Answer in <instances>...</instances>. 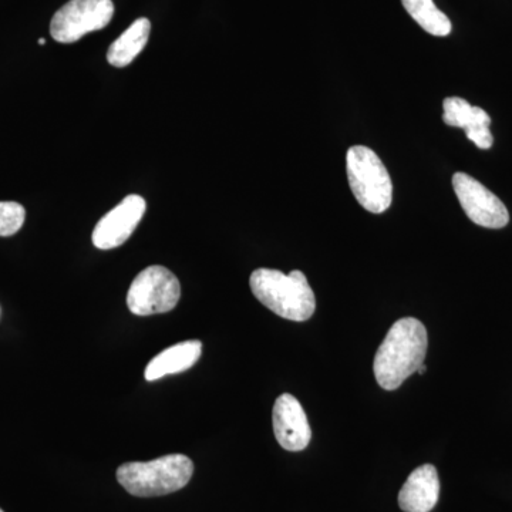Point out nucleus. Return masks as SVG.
Wrapping results in <instances>:
<instances>
[{
	"mask_svg": "<svg viewBox=\"0 0 512 512\" xmlns=\"http://www.w3.org/2000/svg\"><path fill=\"white\" fill-rule=\"evenodd\" d=\"M426 326L419 319L403 318L387 332L377 349L373 372L384 390H396L423 365L427 353Z\"/></svg>",
	"mask_w": 512,
	"mask_h": 512,
	"instance_id": "f257e3e1",
	"label": "nucleus"
},
{
	"mask_svg": "<svg viewBox=\"0 0 512 512\" xmlns=\"http://www.w3.org/2000/svg\"><path fill=\"white\" fill-rule=\"evenodd\" d=\"M249 285L255 298L281 318L305 322L315 313V293L301 271L285 275L276 269H256Z\"/></svg>",
	"mask_w": 512,
	"mask_h": 512,
	"instance_id": "f03ea898",
	"label": "nucleus"
},
{
	"mask_svg": "<svg viewBox=\"0 0 512 512\" xmlns=\"http://www.w3.org/2000/svg\"><path fill=\"white\" fill-rule=\"evenodd\" d=\"M194 464L184 454H168L146 463H126L117 470L121 487L136 497H161L190 483Z\"/></svg>",
	"mask_w": 512,
	"mask_h": 512,
	"instance_id": "7ed1b4c3",
	"label": "nucleus"
},
{
	"mask_svg": "<svg viewBox=\"0 0 512 512\" xmlns=\"http://www.w3.org/2000/svg\"><path fill=\"white\" fill-rule=\"evenodd\" d=\"M350 190L366 211L383 214L393 200V184L389 171L375 151L353 146L346 154Z\"/></svg>",
	"mask_w": 512,
	"mask_h": 512,
	"instance_id": "20e7f679",
	"label": "nucleus"
},
{
	"mask_svg": "<svg viewBox=\"0 0 512 512\" xmlns=\"http://www.w3.org/2000/svg\"><path fill=\"white\" fill-rule=\"evenodd\" d=\"M181 298V284L177 276L153 265L136 276L127 293V306L137 316H151L173 311Z\"/></svg>",
	"mask_w": 512,
	"mask_h": 512,
	"instance_id": "39448f33",
	"label": "nucleus"
},
{
	"mask_svg": "<svg viewBox=\"0 0 512 512\" xmlns=\"http://www.w3.org/2000/svg\"><path fill=\"white\" fill-rule=\"evenodd\" d=\"M114 16L111 0H70L57 10L50 35L59 43H74L87 33L106 28Z\"/></svg>",
	"mask_w": 512,
	"mask_h": 512,
	"instance_id": "423d86ee",
	"label": "nucleus"
},
{
	"mask_svg": "<svg viewBox=\"0 0 512 512\" xmlns=\"http://www.w3.org/2000/svg\"><path fill=\"white\" fill-rule=\"evenodd\" d=\"M453 188L461 207L474 224L491 229L507 227L510 214L504 202L476 178L466 173H456Z\"/></svg>",
	"mask_w": 512,
	"mask_h": 512,
	"instance_id": "0eeeda50",
	"label": "nucleus"
},
{
	"mask_svg": "<svg viewBox=\"0 0 512 512\" xmlns=\"http://www.w3.org/2000/svg\"><path fill=\"white\" fill-rule=\"evenodd\" d=\"M147 202L140 195L131 194L107 212L93 231L94 247L103 249L119 248L136 231L146 214Z\"/></svg>",
	"mask_w": 512,
	"mask_h": 512,
	"instance_id": "6e6552de",
	"label": "nucleus"
},
{
	"mask_svg": "<svg viewBox=\"0 0 512 512\" xmlns=\"http://www.w3.org/2000/svg\"><path fill=\"white\" fill-rule=\"evenodd\" d=\"M274 433L282 448L288 451H302L311 441L312 431L302 404L292 394H281L276 399L274 412Z\"/></svg>",
	"mask_w": 512,
	"mask_h": 512,
	"instance_id": "1a4fd4ad",
	"label": "nucleus"
},
{
	"mask_svg": "<svg viewBox=\"0 0 512 512\" xmlns=\"http://www.w3.org/2000/svg\"><path fill=\"white\" fill-rule=\"evenodd\" d=\"M443 109V121L447 126L463 128L468 140L473 141L481 150L493 147L491 117L481 107L471 106L460 97H447L443 101Z\"/></svg>",
	"mask_w": 512,
	"mask_h": 512,
	"instance_id": "9d476101",
	"label": "nucleus"
},
{
	"mask_svg": "<svg viewBox=\"0 0 512 512\" xmlns=\"http://www.w3.org/2000/svg\"><path fill=\"white\" fill-rule=\"evenodd\" d=\"M440 497V480L431 464L417 467L399 493V505L404 512H430Z\"/></svg>",
	"mask_w": 512,
	"mask_h": 512,
	"instance_id": "9b49d317",
	"label": "nucleus"
},
{
	"mask_svg": "<svg viewBox=\"0 0 512 512\" xmlns=\"http://www.w3.org/2000/svg\"><path fill=\"white\" fill-rule=\"evenodd\" d=\"M202 355V343L200 340H187L177 343L171 348L158 353L146 367V379L148 382L163 379L165 376L177 375L191 369L200 360Z\"/></svg>",
	"mask_w": 512,
	"mask_h": 512,
	"instance_id": "f8f14e48",
	"label": "nucleus"
},
{
	"mask_svg": "<svg viewBox=\"0 0 512 512\" xmlns=\"http://www.w3.org/2000/svg\"><path fill=\"white\" fill-rule=\"evenodd\" d=\"M150 32V20L146 18L137 19L119 39L111 43L109 52H107V60H109L111 66L126 67L133 62L147 46Z\"/></svg>",
	"mask_w": 512,
	"mask_h": 512,
	"instance_id": "ddd939ff",
	"label": "nucleus"
},
{
	"mask_svg": "<svg viewBox=\"0 0 512 512\" xmlns=\"http://www.w3.org/2000/svg\"><path fill=\"white\" fill-rule=\"evenodd\" d=\"M402 3L421 29L437 37L450 35V19L434 5L433 0H402Z\"/></svg>",
	"mask_w": 512,
	"mask_h": 512,
	"instance_id": "4468645a",
	"label": "nucleus"
},
{
	"mask_svg": "<svg viewBox=\"0 0 512 512\" xmlns=\"http://www.w3.org/2000/svg\"><path fill=\"white\" fill-rule=\"evenodd\" d=\"M26 211L19 202L0 201V237H12L25 224Z\"/></svg>",
	"mask_w": 512,
	"mask_h": 512,
	"instance_id": "2eb2a0df",
	"label": "nucleus"
},
{
	"mask_svg": "<svg viewBox=\"0 0 512 512\" xmlns=\"http://www.w3.org/2000/svg\"><path fill=\"white\" fill-rule=\"evenodd\" d=\"M426 370H427V367L424 365H421L419 367V369H417V373H419V375H424V373H426Z\"/></svg>",
	"mask_w": 512,
	"mask_h": 512,
	"instance_id": "dca6fc26",
	"label": "nucleus"
},
{
	"mask_svg": "<svg viewBox=\"0 0 512 512\" xmlns=\"http://www.w3.org/2000/svg\"><path fill=\"white\" fill-rule=\"evenodd\" d=\"M39 45L40 46L46 45V40L45 39H39Z\"/></svg>",
	"mask_w": 512,
	"mask_h": 512,
	"instance_id": "f3484780",
	"label": "nucleus"
},
{
	"mask_svg": "<svg viewBox=\"0 0 512 512\" xmlns=\"http://www.w3.org/2000/svg\"><path fill=\"white\" fill-rule=\"evenodd\" d=\"M0 512H3L2 510H0Z\"/></svg>",
	"mask_w": 512,
	"mask_h": 512,
	"instance_id": "a211bd4d",
	"label": "nucleus"
}]
</instances>
